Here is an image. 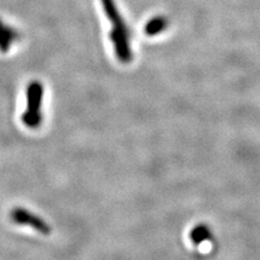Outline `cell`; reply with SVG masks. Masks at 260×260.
I'll return each mask as SVG.
<instances>
[{
	"label": "cell",
	"mask_w": 260,
	"mask_h": 260,
	"mask_svg": "<svg viewBox=\"0 0 260 260\" xmlns=\"http://www.w3.org/2000/svg\"><path fill=\"white\" fill-rule=\"evenodd\" d=\"M19 32L13 27L7 25L0 19V51L6 53L10 50L12 44L19 39Z\"/></svg>",
	"instance_id": "277c9868"
},
{
	"label": "cell",
	"mask_w": 260,
	"mask_h": 260,
	"mask_svg": "<svg viewBox=\"0 0 260 260\" xmlns=\"http://www.w3.org/2000/svg\"><path fill=\"white\" fill-rule=\"evenodd\" d=\"M43 120H44V115L42 112H32V111L25 110V112L22 114L23 124L30 129L38 128L43 124Z\"/></svg>",
	"instance_id": "8992f818"
},
{
	"label": "cell",
	"mask_w": 260,
	"mask_h": 260,
	"mask_svg": "<svg viewBox=\"0 0 260 260\" xmlns=\"http://www.w3.org/2000/svg\"><path fill=\"white\" fill-rule=\"evenodd\" d=\"M165 25V21L162 19H154L153 21H151L148 25H146V32L150 35L153 34H157L161 29H164Z\"/></svg>",
	"instance_id": "52a82bcc"
},
{
	"label": "cell",
	"mask_w": 260,
	"mask_h": 260,
	"mask_svg": "<svg viewBox=\"0 0 260 260\" xmlns=\"http://www.w3.org/2000/svg\"><path fill=\"white\" fill-rule=\"evenodd\" d=\"M213 239V231L207 224H197L190 231V240L195 245H201L204 242H209Z\"/></svg>",
	"instance_id": "5b68a950"
},
{
	"label": "cell",
	"mask_w": 260,
	"mask_h": 260,
	"mask_svg": "<svg viewBox=\"0 0 260 260\" xmlns=\"http://www.w3.org/2000/svg\"><path fill=\"white\" fill-rule=\"evenodd\" d=\"M44 92L45 89L40 81H30L26 88V110L32 112H42Z\"/></svg>",
	"instance_id": "3957f363"
},
{
	"label": "cell",
	"mask_w": 260,
	"mask_h": 260,
	"mask_svg": "<svg viewBox=\"0 0 260 260\" xmlns=\"http://www.w3.org/2000/svg\"><path fill=\"white\" fill-rule=\"evenodd\" d=\"M103 8L112 22L111 38L115 46V53L120 62H132V49L129 48V34L123 19L119 16L117 8L113 0H102Z\"/></svg>",
	"instance_id": "6da1fadb"
},
{
	"label": "cell",
	"mask_w": 260,
	"mask_h": 260,
	"mask_svg": "<svg viewBox=\"0 0 260 260\" xmlns=\"http://www.w3.org/2000/svg\"><path fill=\"white\" fill-rule=\"evenodd\" d=\"M11 220L20 225H27L43 235H49L52 229L44 218L24 207H14L10 213Z\"/></svg>",
	"instance_id": "7a4b0ae2"
}]
</instances>
